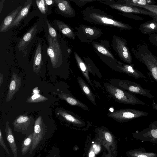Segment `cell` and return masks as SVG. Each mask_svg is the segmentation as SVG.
Instances as JSON below:
<instances>
[{
  "instance_id": "22",
  "label": "cell",
  "mask_w": 157,
  "mask_h": 157,
  "mask_svg": "<svg viewBox=\"0 0 157 157\" xmlns=\"http://www.w3.org/2000/svg\"><path fill=\"white\" fill-rule=\"evenodd\" d=\"M59 11L63 14L67 15H72L74 11L69 3L63 0H54Z\"/></svg>"
},
{
  "instance_id": "38",
  "label": "cell",
  "mask_w": 157,
  "mask_h": 157,
  "mask_svg": "<svg viewBox=\"0 0 157 157\" xmlns=\"http://www.w3.org/2000/svg\"><path fill=\"white\" fill-rule=\"evenodd\" d=\"M5 1V0H1L0 1V14L1 13L2 10V9L3 5V3Z\"/></svg>"
},
{
  "instance_id": "33",
  "label": "cell",
  "mask_w": 157,
  "mask_h": 157,
  "mask_svg": "<svg viewBox=\"0 0 157 157\" xmlns=\"http://www.w3.org/2000/svg\"><path fill=\"white\" fill-rule=\"evenodd\" d=\"M0 144L1 146L5 150L7 154L10 156V152L7 149L5 143L4 141L2 133L1 130H0Z\"/></svg>"
},
{
  "instance_id": "7",
  "label": "cell",
  "mask_w": 157,
  "mask_h": 157,
  "mask_svg": "<svg viewBox=\"0 0 157 157\" xmlns=\"http://www.w3.org/2000/svg\"><path fill=\"white\" fill-rule=\"evenodd\" d=\"M49 46L47 48V52L49 56L52 65L54 68L59 66L62 62L61 50L57 39L48 36Z\"/></svg>"
},
{
  "instance_id": "15",
  "label": "cell",
  "mask_w": 157,
  "mask_h": 157,
  "mask_svg": "<svg viewBox=\"0 0 157 157\" xmlns=\"http://www.w3.org/2000/svg\"><path fill=\"white\" fill-rule=\"evenodd\" d=\"M36 26L35 25L20 40L17 46L19 51L25 48L32 39L37 30Z\"/></svg>"
},
{
  "instance_id": "34",
  "label": "cell",
  "mask_w": 157,
  "mask_h": 157,
  "mask_svg": "<svg viewBox=\"0 0 157 157\" xmlns=\"http://www.w3.org/2000/svg\"><path fill=\"white\" fill-rule=\"evenodd\" d=\"M41 96H42L38 93L34 94L33 96H32L30 99V101L32 102L36 101L37 99H38L39 100H42V99H38V98H40Z\"/></svg>"
},
{
  "instance_id": "5",
  "label": "cell",
  "mask_w": 157,
  "mask_h": 157,
  "mask_svg": "<svg viewBox=\"0 0 157 157\" xmlns=\"http://www.w3.org/2000/svg\"><path fill=\"white\" fill-rule=\"evenodd\" d=\"M115 84L119 88L126 90L132 94H139L152 98L153 95L150 91L144 88L140 85L135 82L127 80H113Z\"/></svg>"
},
{
  "instance_id": "46",
  "label": "cell",
  "mask_w": 157,
  "mask_h": 157,
  "mask_svg": "<svg viewBox=\"0 0 157 157\" xmlns=\"http://www.w3.org/2000/svg\"><path fill=\"white\" fill-rule=\"evenodd\" d=\"M155 40H157V36H156L155 37Z\"/></svg>"
},
{
  "instance_id": "24",
  "label": "cell",
  "mask_w": 157,
  "mask_h": 157,
  "mask_svg": "<svg viewBox=\"0 0 157 157\" xmlns=\"http://www.w3.org/2000/svg\"><path fill=\"white\" fill-rule=\"evenodd\" d=\"M63 99L65 100L69 104L71 105L78 106L84 110H89L88 107L86 105L73 97L65 94H63Z\"/></svg>"
},
{
  "instance_id": "9",
  "label": "cell",
  "mask_w": 157,
  "mask_h": 157,
  "mask_svg": "<svg viewBox=\"0 0 157 157\" xmlns=\"http://www.w3.org/2000/svg\"><path fill=\"white\" fill-rule=\"evenodd\" d=\"M114 45V49L122 60L129 64H132V57L125 42L122 40L117 38Z\"/></svg>"
},
{
  "instance_id": "26",
  "label": "cell",
  "mask_w": 157,
  "mask_h": 157,
  "mask_svg": "<svg viewBox=\"0 0 157 157\" xmlns=\"http://www.w3.org/2000/svg\"><path fill=\"white\" fill-rule=\"evenodd\" d=\"M58 112V114L59 113L66 120L70 122L75 124H82V121L77 116H75L64 111H59Z\"/></svg>"
},
{
  "instance_id": "16",
  "label": "cell",
  "mask_w": 157,
  "mask_h": 157,
  "mask_svg": "<svg viewBox=\"0 0 157 157\" xmlns=\"http://www.w3.org/2000/svg\"><path fill=\"white\" fill-rule=\"evenodd\" d=\"M5 132L7 140L14 157H17V147L11 127L9 125V122L6 124Z\"/></svg>"
},
{
  "instance_id": "29",
  "label": "cell",
  "mask_w": 157,
  "mask_h": 157,
  "mask_svg": "<svg viewBox=\"0 0 157 157\" xmlns=\"http://www.w3.org/2000/svg\"><path fill=\"white\" fill-rule=\"evenodd\" d=\"M94 44L95 48L99 52L114 59V57L112 54L103 46L97 44Z\"/></svg>"
},
{
  "instance_id": "36",
  "label": "cell",
  "mask_w": 157,
  "mask_h": 157,
  "mask_svg": "<svg viewBox=\"0 0 157 157\" xmlns=\"http://www.w3.org/2000/svg\"><path fill=\"white\" fill-rule=\"evenodd\" d=\"M85 32L89 35H92L94 34V31L93 29L89 28H86L85 29Z\"/></svg>"
},
{
  "instance_id": "3",
  "label": "cell",
  "mask_w": 157,
  "mask_h": 157,
  "mask_svg": "<svg viewBox=\"0 0 157 157\" xmlns=\"http://www.w3.org/2000/svg\"><path fill=\"white\" fill-rule=\"evenodd\" d=\"M42 121L40 116L35 121L32 143L29 150V153L30 154L34 152L36 150L44 143L50 136L49 135L47 134L45 126Z\"/></svg>"
},
{
  "instance_id": "6",
  "label": "cell",
  "mask_w": 157,
  "mask_h": 157,
  "mask_svg": "<svg viewBox=\"0 0 157 157\" xmlns=\"http://www.w3.org/2000/svg\"><path fill=\"white\" fill-rule=\"evenodd\" d=\"M134 137L141 142H149L157 144V121L151 122L148 127L133 133Z\"/></svg>"
},
{
  "instance_id": "28",
  "label": "cell",
  "mask_w": 157,
  "mask_h": 157,
  "mask_svg": "<svg viewBox=\"0 0 157 157\" xmlns=\"http://www.w3.org/2000/svg\"><path fill=\"white\" fill-rule=\"evenodd\" d=\"M124 4L130 6L139 7L151 3V1L146 0H123Z\"/></svg>"
},
{
  "instance_id": "8",
  "label": "cell",
  "mask_w": 157,
  "mask_h": 157,
  "mask_svg": "<svg viewBox=\"0 0 157 157\" xmlns=\"http://www.w3.org/2000/svg\"><path fill=\"white\" fill-rule=\"evenodd\" d=\"M92 22L102 25H106L116 26L124 29H131L133 28L129 25L114 20L101 15L98 13H92L88 17Z\"/></svg>"
},
{
  "instance_id": "17",
  "label": "cell",
  "mask_w": 157,
  "mask_h": 157,
  "mask_svg": "<svg viewBox=\"0 0 157 157\" xmlns=\"http://www.w3.org/2000/svg\"><path fill=\"white\" fill-rule=\"evenodd\" d=\"M129 157H157V154L147 152L143 147L132 150L128 152Z\"/></svg>"
},
{
  "instance_id": "13",
  "label": "cell",
  "mask_w": 157,
  "mask_h": 157,
  "mask_svg": "<svg viewBox=\"0 0 157 157\" xmlns=\"http://www.w3.org/2000/svg\"><path fill=\"white\" fill-rule=\"evenodd\" d=\"M22 8L21 6H19L16 9L11 12L6 17L1 24L0 32H5L9 30L10 25Z\"/></svg>"
},
{
  "instance_id": "2",
  "label": "cell",
  "mask_w": 157,
  "mask_h": 157,
  "mask_svg": "<svg viewBox=\"0 0 157 157\" xmlns=\"http://www.w3.org/2000/svg\"><path fill=\"white\" fill-rule=\"evenodd\" d=\"M134 56L145 65L152 77L157 82V58L148 50L147 46L138 49Z\"/></svg>"
},
{
  "instance_id": "4",
  "label": "cell",
  "mask_w": 157,
  "mask_h": 157,
  "mask_svg": "<svg viewBox=\"0 0 157 157\" xmlns=\"http://www.w3.org/2000/svg\"><path fill=\"white\" fill-rule=\"evenodd\" d=\"M148 113L135 109H121L111 112L108 116L119 122H127L137 118L147 116Z\"/></svg>"
},
{
  "instance_id": "12",
  "label": "cell",
  "mask_w": 157,
  "mask_h": 157,
  "mask_svg": "<svg viewBox=\"0 0 157 157\" xmlns=\"http://www.w3.org/2000/svg\"><path fill=\"white\" fill-rule=\"evenodd\" d=\"M29 118L27 116H20L14 123V130L27 135L28 133L27 130L29 124Z\"/></svg>"
},
{
  "instance_id": "44",
  "label": "cell",
  "mask_w": 157,
  "mask_h": 157,
  "mask_svg": "<svg viewBox=\"0 0 157 157\" xmlns=\"http://www.w3.org/2000/svg\"><path fill=\"white\" fill-rule=\"evenodd\" d=\"M53 157H58V155H57V154H53Z\"/></svg>"
},
{
  "instance_id": "10",
  "label": "cell",
  "mask_w": 157,
  "mask_h": 157,
  "mask_svg": "<svg viewBox=\"0 0 157 157\" xmlns=\"http://www.w3.org/2000/svg\"><path fill=\"white\" fill-rule=\"evenodd\" d=\"M109 6L112 8L127 13L143 14L151 16H154L155 14L146 10H144L136 6L125 4H113Z\"/></svg>"
},
{
  "instance_id": "23",
  "label": "cell",
  "mask_w": 157,
  "mask_h": 157,
  "mask_svg": "<svg viewBox=\"0 0 157 157\" xmlns=\"http://www.w3.org/2000/svg\"><path fill=\"white\" fill-rule=\"evenodd\" d=\"M59 30L64 35L69 38L74 39L75 36L71 29L67 24L58 20H54Z\"/></svg>"
},
{
  "instance_id": "41",
  "label": "cell",
  "mask_w": 157,
  "mask_h": 157,
  "mask_svg": "<svg viewBox=\"0 0 157 157\" xmlns=\"http://www.w3.org/2000/svg\"><path fill=\"white\" fill-rule=\"evenodd\" d=\"M152 17L157 23V15L155 14L154 16H152Z\"/></svg>"
},
{
  "instance_id": "25",
  "label": "cell",
  "mask_w": 157,
  "mask_h": 157,
  "mask_svg": "<svg viewBox=\"0 0 157 157\" xmlns=\"http://www.w3.org/2000/svg\"><path fill=\"white\" fill-rule=\"evenodd\" d=\"M33 136V132L28 136L22 143L21 149L22 155L26 154L29 151L32 144Z\"/></svg>"
},
{
  "instance_id": "21",
  "label": "cell",
  "mask_w": 157,
  "mask_h": 157,
  "mask_svg": "<svg viewBox=\"0 0 157 157\" xmlns=\"http://www.w3.org/2000/svg\"><path fill=\"white\" fill-rule=\"evenodd\" d=\"M77 80L81 88L85 94L93 104L96 105L95 96L88 85L80 77H78Z\"/></svg>"
},
{
  "instance_id": "42",
  "label": "cell",
  "mask_w": 157,
  "mask_h": 157,
  "mask_svg": "<svg viewBox=\"0 0 157 157\" xmlns=\"http://www.w3.org/2000/svg\"><path fill=\"white\" fill-rule=\"evenodd\" d=\"M95 148V152L96 153H97V152H98L100 150V147H99L97 146Z\"/></svg>"
},
{
  "instance_id": "18",
  "label": "cell",
  "mask_w": 157,
  "mask_h": 157,
  "mask_svg": "<svg viewBox=\"0 0 157 157\" xmlns=\"http://www.w3.org/2000/svg\"><path fill=\"white\" fill-rule=\"evenodd\" d=\"M140 30L145 34H150L157 32V23L153 20L148 21L140 25Z\"/></svg>"
},
{
  "instance_id": "35",
  "label": "cell",
  "mask_w": 157,
  "mask_h": 157,
  "mask_svg": "<svg viewBox=\"0 0 157 157\" xmlns=\"http://www.w3.org/2000/svg\"><path fill=\"white\" fill-rule=\"evenodd\" d=\"M105 136L106 140L108 142H111L112 140V136L111 134L108 132L105 133Z\"/></svg>"
},
{
  "instance_id": "31",
  "label": "cell",
  "mask_w": 157,
  "mask_h": 157,
  "mask_svg": "<svg viewBox=\"0 0 157 157\" xmlns=\"http://www.w3.org/2000/svg\"><path fill=\"white\" fill-rule=\"evenodd\" d=\"M138 7H140L157 15V5L148 4L144 6H140Z\"/></svg>"
},
{
  "instance_id": "27",
  "label": "cell",
  "mask_w": 157,
  "mask_h": 157,
  "mask_svg": "<svg viewBox=\"0 0 157 157\" xmlns=\"http://www.w3.org/2000/svg\"><path fill=\"white\" fill-rule=\"evenodd\" d=\"M75 56L78 64L81 70L82 71L83 74L88 82L90 84L91 86H93L89 76L87 69L86 66L76 53H75Z\"/></svg>"
},
{
  "instance_id": "1",
  "label": "cell",
  "mask_w": 157,
  "mask_h": 157,
  "mask_svg": "<svg viewBox=\"0 0 157 157\" xmlns=\"http://www.w3.org/2000/svg\"><path fill=\"white\" fill-rule=\"evenodd\" d=\"M107 91L117 101L131 105H145L146 104L135 95L115 86L106 83L105 85Z\"/></svg>"
},
{
  "instance_id": "43",
  "label": "cell",
  "mask_w": 157,
  "mask_h": 157,
  "mask_svg": "<svg viewBox=\"0 0 157 157\" xmlns=\"http://www.w3.org/2000/svg\"><path fill=\"white\" fill-rule=\"evenodd\" d=\"M38 90L37 89H35L33 90V92L34 93V94H38Z\"/></svg>"
},
{
  "instance_id": "11",
  "label": "cell",
  "mask_w": 157,
  "mask_h": 157,
  "mask_svg": "<svg viewBox=\"0 0 157 157\" xmlns=\"http://www.w3.org/2000/svg\"><path fill=\"white\" fill-rule=\"evenodd\" d=\"M120 69L123 72L132 77L136 79L144 78L145 76L137 69L134 67L133 64H125L118 62Z\"/></svg>"
},
{
  "instance_id": "45",
  "label": "cell",
  "mask_w": 157,
  "mask_h": 157,
  "mask_svg": "<svg viewBox=\"0 0 157 157\" xmlns=\"http://www.w3.org/2000/svg\"><path fill=\"white\" fill-rule=\"evenodd\" d=\"M97 145H96V144H94V145H93V148H95L96 147H97Z\"/></svg>"
},
{
  "instance_id": "20",
  "label": "cell",
  "mask_w": 157,
  "mask_h": 157,
  "mask_svg": "<svg viewBox=\"0 0 157 157\" xmlns=\"http://www.w3.org/2000/svg\"><path fill=\"white\" fill-rule=\"evenodd\" d=\"M15 74L13 75L12 78L7 96V100L8 101L11 100L15 93L20 88L21 82L20 79Z\"/></svg>"
},
{
  "instance_id": "14",
  "label": "cell",
  "mask_w": 157,
  "mask_h": 157,
  "mask_svg": "<svg viewBox=\"0 0 157 157\" xmlns=\"http://www.w3.org/2000/svg\"><path fill=\"white\" fill-rule=\"evenodd\" d=\"M32 3V0H27L25 3L24 7L17 14L9 29L14 26L18 25L20 21L27 15Z\"/></svg>"
},
{
  "instance_id": "39",
  "label": "cell",
  "mask_w": 157,
  "mask_h": 157,
  "mask_svg": "<svg viewBox=\"0 0 157 157\" xmlns=\"http://www.w3.org/2000/svg\"><path fill=\"white\" fill-rule=\"evenodd\" d=\"M152 107L154 109L157 111V104L155 102L152 104Z\"/></svg>"
},
{
  "instance_id": "19",
  "label": "cell",
  "mask_w": 157,
  "mask_h": 157,
  "mask_svg": "<svg viewBox=\"0 0 157 157\" xmlns=\"http://www.w3.org/2000/svg\"><path fill=\"white\" fill-rule=\"evenodd\" d=\"M42 64L41 45L39 43L36 50L33 62V69L34 71H39Z\"/></svg>"
},
{
  "instance_id": "40",
  "label": "cell",
  "mask_w": 157,
  "mask_h": 157,
  "mask_svg": "<svg viewBox=\"0 0 157 157\" xmlns=\"http://www.w3.org/2000/svg\"><path fill=\"white\" fill-rule=\"evenodd\" d=\"M95 154L93 151H91L89 154V157H94Z\"/></svg>"
},
{
  "instance_id": "37",
  "label": "cell",
  "mask_w": 157,
  "mask_h": 157,
  "mask_svg": "<svg viewBox=\"0 0 157 157\" xmlns=\"http://www.w3.org/2000/svg\"><path fill=\"white\" fill-rule=\"evenodd\" d=\"M46 5H51L54 2V0H45Z\"/></svg>"
},
{
  "instance_id": "30",
  "label": "cell",
  "mask_w": 157,
  "mask_h": 157,
  "mask_svg": "<svg viewBox=\"0 0 157 157\" xmlns=\"http://www.w3.org/2000/svg\"><path fill=\"white\" fill-rule=\"evenodd\" d=\"M36 2L40 12L45 14L47 11V6L45 3V0H36Z\"/></svg>"
},
{
  "instance_id": "32",
  "label": "cell",
  "mask_w": 157,
  "mask_h": 157,
  "mask_svg": "<svg viewBox=\"0 0 157 157\" xmlns=\"http://www.w3.org/2000/svg\"><path fill=\"white\" fill-rule=\"evenodd\" d=\"M46 23L50 36L53 38L57 39V35L55 29L51 26L47 20H46Z\"/></svg>"
}]
</instances>
